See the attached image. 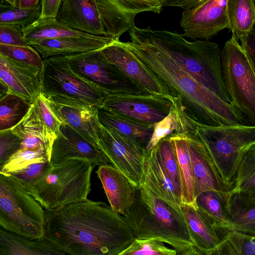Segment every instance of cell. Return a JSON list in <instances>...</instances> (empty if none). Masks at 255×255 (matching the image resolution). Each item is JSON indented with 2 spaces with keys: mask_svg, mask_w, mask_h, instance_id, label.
Returning a JSON list of instances; mask_svg holds the SVG:
<instances>
[{
  "mask_svg": "<svg viewBox=\"0 0 255 255\" xmlns=\"http://www.w3.org/2000/svg\"><path fill=\"white\" fill-rule=\"evenodd\" d=\"M196 134L203 143L224 180L234 184L238 166L255 143V126L197 125Z\"/></svg>",
  "mask_w": 255,
  "mask_h": 255,
  "instance_id": "cell-8",
  "label": "cell"
},
{
  "mask_svg": "<svg viewBox=\"0 0 255 255\" xmlns=\"http://www.w3.org/2000/svg\"><path fill=\"white\" fill-rule=\"evenodd\" d=\"M4 1V2L9 3L12 5L15 6V0H2Z\"/></svg>",
  "mask_w": 255,
  "mask_h": 255,
  "instance_id": "cell-50",
  "label": "cell"
},
{
  "mask_svg": "<svg viewBox=\"0 0 255 255\" xmlns=\"http://www.w3.org/2000/svg\"><path fill=\"white\" fill-rule=\"evenodd\" d=\"M0 44L28 46L22 27L16 24H0Z\"/></svg>",
  "mask_w": 255,
  "mask_h": 255,
  "instance_id": "cell-44",
  "label": "cell"
},
{
  "mask_svg": "<svg viewBox=\"0 0 255 255\" xmlns=\"http://www.w3.org/2000/svg\"><path fill=\"white\" fill-rule=\"evenodd\" d=\"M22 31L27 44L41 39L83 36L88 34L71 28L55 17L39 18L22 28Z\"/></svg>",
  "mask_w": 255,
  "mask_h": 255,
  "instance_id": "cell-31",
  "label": "cell"
},
{
  "mask_svg": "<svg viewBox=\"0 0 255 255\" xmlns=\"http://www.w3.org/2000/svg\"><path fill=\"white\" fill-rule=\"evenodd\" d=\"M253 1H254V4L255 5V0H253Z\"/></svg>",
  "mask_w": 255,
  "mask_h": 255,
  "instance_id": "cell-52",
  "label": "cell"
},
{
  "mask_svg": "<svg viewBox=\"0 0 255 255\" xmlns=\"http://www.w3.org/2000/svg\"><path fill=\"white\" fill-rule=\"evenodd\" d=\"M31 105L13 92L0 98V131L16 126L26 115Z\"/></svg>",
  "mask_w": 255,
  "mask_h": 255,
  "instance_id": "cell-33",
  "label": "cell"
},
{
  "mask_svg": "<svg viewBox=\"0 0 255 255\" xmlns=\"http://www.w3.org/2000/svg\"><path fill=\"white\" fill-rule=\"evenodd\" d=\"M199 255H214L227 229L219 227L196 203L179 205Z\"/></svg>",
  "mask_w": 255,
  "mask_h": 255,
  "instance_id": "cell-17",
  "label": "cell"
},
{
  "mask_svg": "<svg viewBox=\"0 0 255 255\" xmlns=\"http://www.w3.org/2000/svg\"><path fill=\"white\" fill-rule=\"evenodd\" d=\"M45 210V238L64 255H120L135 239L124 216L103 202Z\"/></svg>",
  "mask_w": 255,
  "mask_h": 255,
  "instance_id": "cell-2",
  "label": "cell"
},
{
  "mask_svg": "<svg viewBox=\"0 0 255 255\" xmlns=\"http://www.w3.org/2000/svg\"><path fill=\"white\" fill-rule=\"evenodd\" d=\"M228 195L207 191L198 195L196 197L195 203L219 227L230 230V224L226 206Z\"/></svg>",
  "mask_w": 255,
  "mask_h": 255,
  "instance_id": "cell-34",
  "label": "cell"
},
{
  "mask_svg": "<svg viewBox=\"0 0 255 255\" xmlns=\"http://www.w3.org/2000/svg\"><path fill=\"white\" fill-rule=\"evenodd\" d=\"M255 255V236L229 230L214 255Z\"/></svg>",
  "mask_w": 255,
  "mask_h": 255,
  "instance_id": "cell-36",
  "label": "cell"
},
{
  "mask_svg": "<svg viewBox=\"0 0 255 255\" xmlns=\"http://www.w3.org/2000/svg\"><path fill=\"white\" fill-rule=\"evenodd\" d=\"M239 41L255 73V26L249 34L240 38Z\"/></svg>",
  "mask_w": 255,
  "mask_h": 255,
  "instance_id": "cell-46",
  "label": "cell"
},
{
  "mask_svg": "<svg viewBox=\"0 0 255 255\" xmlns=\"http://www.w3.org/2000/svg\"><path fill=\"white\" fill-rule=\"evenodd\" d=\"M33 103L43 123L49 129L57 134L61 123L53 111L49 100L40 92Z\"/></svg>",
  "mask_w": 255,
  "mask_h": 255,
  "instance_id": "cell-42",
  "label": "cell"
},
{
  "mask_svg": "<svg viewBox=\"0 0 255 255\" xmlns=\"http://www.w3.org/2000/svg\"><path fill=\"white\" fill-rule=\"evenodd\" d=\"M144 0L149 1H153V2H157V1H160V0Z\"/></svg>",
  "mask_w": 255,
  "mask_h": 255,
  "instance_id": "cell-51",
  "label": "cell"
},
{
  "mask_svg": "<svg viewBox=\"0 0 255 255\" xmlns=\"http://www.w3.org/2000/svg\"><path fill=\"white\" fill-rule=\"evenodd\" d=\"M42 12L41 4L30 8H19L1 0L0 24H16L22 28L39 18Z\"/></svg>",
  "mask_w": 255,
  "mask_h": 255,
  "instance_id": "cell-37",
  "label": "cell"
},
{
  "mask_svg": "<svg viewBox=\"0 0 255 255\" xmlns=\"http://www.w3.org/2000/svg\"><path fill=\"white\" fill-rule=\"evenodd\" d=\"M130 41H121L169 98L192 121L208 126L250 125L231 103L193 78L170 55L134 24L128 31Z\"/></svg>",
  "mask_w": 255,
  "mask_h": 255,
  "instance_id": "cell-1",
  "label": "cell"
},
{
  "mask_svg": "<svg viewBox=\"0 0 255 255\" xmlns=\"http://www.w3.org/2000/svg\"><path fill=\"white\" fill-rule=\"evenodd\" d=\"M120 255H177V252L161 241L153 239L135 238Z\"/></svg>",
  "mask_w": 255,
  "mask_h": 255,
  "instance_id": "cell-40",
  "label": "cell"
},
{
  "mask_svg": "<svg viewBox=\"0 0 255 255\" xmlns=\"http://www.w3.org/2000/svg\"><path fill=\"white\" fill-rule=\"evenodd\" d=\"M95 166L88 160L70 159L59 164L49 165L38 178L24 185L45 209L60 207L88 199Z\"/></svg>",
  "mask_w": 255,
  "mask_h": 255,
  "instance_id": "cell-5",
  "label": "cell"
},
{
  "mask_svg": "<svg viewBox=\"0 0 255 255\" xmlns=\"http://www.w3.org/2000/svg\"><path fill=\"white\" fill-rule=\"evenodd\" d=\"M41 70L0 53V81L31 104L41 92Z\"/></svg>",
  "mask_w": 255,
  "mask_h": 255,
  "instance_id": "cell-18",
  "label": "cell"
},
{
  "mask_svg": "<svg viewBox=\"0 0 255 255\" xmlns=\"http://www.w3.org/2000/svg\"><path fill=\"white\" fill-rule=\"evenodd\" d=\"M21 140L11 128L0 131V167L20 147Z\"/></svg>",
  "mask_w": 255,
  "mask_h": 255,
  "instance_id": "cell-43",
  "label": "cell"
},
{
  "mask_svg": "<svg viewBox=\"0 0 255 255\" xmlns=\"http://www.w3.org/2000/svg\"><path fill=\"white\" fill-rule=\"evenodd\" d=\"M226 206L230 229L255 236V197L232 191Z\"/></svg>",
  "mask_w": 255,
  "mask_h": 255,
  "instance_id": "cell-28",
  "label": "cell"
},
{
  "mask_svg": "<svg viewBox=\"0 0 255 255\" xmlns=\"http://www.w3.org/2000/svg\"><path fill=\"white\" fill-rule=\"evenodd\" d=\"M155 146L164 168L181 195L177 159L169 136L160 139Z\"/></svg>",
  "mask_w": 255,
  "mask_h": 255,
  "instance_id": "cell-39",
  "label": "cell"
},
{
  "mask_svg": "<svg viewBox=\"0 0 255 255\" xmlns=\"http://www.w3.org/2000/svg\"><path fill=\"white\" fill-rule=\"evenodd\" d=\"M41 92L62 105L100 107L109 95L75 73L62 56L43 59Z\"/></svg>",
  "mask_w": 255,
  "mask_h": 255,
  "instance_id": "cell-7",
  "label": "cell"
},
{
  "mask_svg": "<svg viewBox=\"0 0 255 255\" xmlns=\"http://www.w3.org/2000/svg\"><path fill=\"white\" fill-rule=\"evenodd\" d=\"M62 0H40L42 12L40 18L56 17Z\"/></svg>",
  "mask_w": 255,
  "mask_h": 255,
  "instance_id": "cell-47",
  "label": "cell"
},
{
  "mask_svg": "<svg viewBox=\"0 0 255 255\" xmlns=\"http://www.w3.org/2000/svg\"><path fill=\"white\" fill-rule=\"evenodd\" d=\"M117 40L112 37L88 34L83 36L45 39L28 43L42 59L55 56H67L101 50Z\"/></svg>",
  "mask_w": 255,
  "mask_h": 255,
  "instance_id": "cell-20",
  "label": "cell"
},
{
  "mask_svg": "<svg viewBox=\"0 0 255 255\" xmlns=\"http://www.w3.org/2000/svg\"><path fill=\"white\" fill-rule=\"evenodd\" d=\"M49 159L50 154L44 149H19L0 167V172L13 174L35 162H49Z\"/></svg>",
  "mask_w": 255,
  "mask_h": 255,
  "instance_id": "cell-38",
  "label": "cell"
},
{
  "mask_svg": "<svg viewBox=\"0 0 255 255\" xmlns=\"http://www.w3.org/2000/svg\"><path fill=\"white\" fill-rule=\"evenodd\" d=\"M169 139L178 162L182 202L184 204L196 203L193 168L186 138L184 134H175L169 136Z\"/></svg>",
  "mask_w": 255,
  "mask_h": 255,
  "instance_id": "cell-29",
  "label": "cell"
},
{
  "mask_svg": "<svg viewBox=\"0 0 255 255\" xmlns=\"http://www.w3.org/2000/svg\"><path fill=\"white\" fill-rule=\"evenodd\" d=\"M172 105V101L164 96L111 95L100 107L136 122L153 126L169 114Z\"/></svg>",
  "mask_w": 255,
  "mask_h": 255,
  "instance_id": "cell-12",
  "label": "cell"
},
{
  "mask_svg": "<svg viewBox=\"0 0 255 255\" xmlns=\"http://www.w3.org/2000/svg\"><path fill=\"white\" fill-rule=\"evenodd\" d=\"M0 53L15 61L42 68L43 59L32 46H19L0 44Z\"/></svg>",
  "mask_w": 255,
  "mask_h": 255,
  "instance_id": "cell-41",
  "label": "cell"
},
{
  "mask_svg": "<svg viewBox=\"0 0 255 255\" xmlns=\"http://www.w3.org/2000/svg\"><path fill=\"white\" fill-rule=\"evenodd\" d=\"M101 50L62 56L75 73L109 95L151 94L110 63Z\"/></svg>",
  "mask_w": 255,
  "mask_h": 255,
  "instance_id": "cell-10",
  "label": "cell"
},
{
  "mask_svg": "<svg viewBox=\"0 0 255 255\" xmlns=\"http://www.w3.org/2000/svg\"><path fill=\"white\" fill-rule=\"evenodd\" d=\"M187 141L193 168L195 197L202 192L212 191L229 195L234 184L225 181L215 162L195 132L184 134Z\"/></svg>",
  "mask_w": 255,
  "mask_h": 255,
  "instance_id": "cell-15",
  "label": "cell"
},
{
  "mask_svg": "<svg viewBox=\"0 0 255 255\" xmlns=\"http://www.w3.org/2000/svg\"><path fill=\"white\" fill-rule=\"evenodd\" d=\"M49 101L61 124L69 125L101 149L100 136L101 125L98 118L100 107L62 105Z\"/></svg>",
  "mask_w": 255,
  "mask_h": 255,
  "instance_id": "cell-21",
  "label": "cell"
},
{
  "mask_svg": "<svg viewBox=\"0 0 255 255\" xmlns=\"http://www.w3.org/2000/svg\"><path fill=\"white\" fill-rule=\"evenodd\" d=\"M142 29L196 81L224 102L232 104L224 82L221 50L217 43L202 39L190 42L176 32L150 26Z\"/></svg>",
  "mask_w": 255,
  "mask_h": 255,
  "instance_id": "cell-4",
  "label": "cell"
},
{
  "mask_svg": "<svg viewBox=\"0 0 255 255\" xmlns=\"http://www.w3.org/2000/svg\"><path fill=\"white\" fill-rule=\"evenodd\" d=\"M142 182L166 202L176 207L182 203L181 195L164 168L155 145L146 154Z\"/></svg>",
  "mask_w": 255,
  "mask_h": 255,
  "instance_id": "cell-24",
  "label": "cell"
},
{
  "mask_svg": "<svg viewBox=\"0 0 255 255\" xmlns=\"http://www.w3.org/2000/svg\"><path fill=\"white\" fill-rule=\"evenodd\" d=\"M56 17L73 29L111 37L106 31L96 0H62Z\"/></svg>",
  "mask_w": 255,
  "mask_h": 255,
  "instance_id": "cell-19",
  "label": "cell"
},
{
  "mask_svg": "<svg viewBox=\"0 0 255 255\" xmlns=\"http://www.w3.org/2000/svg\"><path fill=\"white\" fill-rule=\"evenodd\" d=\"M49 165L48 161L35 162L11 175L27 185L38 178Z\"/></svg>",
  "mask_w": 255,
  "mask_h": 255,
  "instance_id": "cell-45",
  "label": "cell"
},
{
  "mask_svg": "<svg viewBox=\"0 0 255 255\" xmlns=\"http://www.w3.org/2000/svg\"><path fill=\"white\" fill-rule=\"evenodd\" d=\"M113 210L124 215L132 205L134 187L128 178L113 165L100 166L96 171Z\"/></svg>",
  "mask_w": 255,
  "mask_h": 255,
  "instance_id": "cell-23",
  "label": "cell"
},
{
  "mask_svg": "<svg viewBox=\"0 0 255 255\" xmlns=\"http://www.w3.org/2000/svg\"><path fill=\"white\" fill-rule=\"evenodd\" d=\"M11 129L21 140L19 149H44L50 157L57 134L49 129L43 123L33 103L31 104L26 115Z\"/></svg>",
  "mask_w": 255,
  "mask_h": 255,
  "instance_id": "cell-25",
  "label": "cell"
},
{
  "mask_svg": "<svg viewBox=\"0 0 255 255\" xmlns=\"http://www.w3.org/2000/svg\"><path fill=\"white\" fill-rule=\"evenodd\" d=\"M123 216L135 238L161 241L177 255H199L179 207L162 199L143 182L134 187L132 205Z\"/></svg>",
  "mask_w": 255,
  "mask_h": 255,
  "instance_id": "cell-3",
  "label": "cell"
},
{
  "mask_svg": "<svg viewBox=\"0 0 255 255\" xmlns=\"http://www.w3.org/2000/svg\"><path fill=\"white\" fill-rule=\"evenodd\" d=\"M39 0H15V6L19 8H30L38 5Z\"/></svg>",
  "mask_w": 255,
  "mask_h": 255,
  "instance_id": "cell-49",
  "label": "cell"
},
{
  "mask_svg": "<svg viewBox=\"0 0 255 255\" xmlns=\"http://www.w3.org/2000/svg\"><path fill=\"white\" fill-rule=\"evenodd\" d=\"M0 173V228L32 240L45 238L44 208L18 179Z\"/></svg>",
  "mask_w": 255,
  "mask_h": 255,
  "instance_id": "cell-6",
  "label": "cell"
},
{
  "mask_svg": "<svg viewBox=\"0 0 255 255\" xmlns=\"http://www.w3.org/2000/svg\"><path fill=\"white\" fill-rule=\"evenodd\" d=\"M98 118L104 127L112 129L137 143L145 151L154 131V126L144 125L101 107Z\"/></svg>",
  "mask_w": 255,
  "mask_h": 255,
  "instance_id": "cell-27",
  "label": "cell"
},
{
  "mask_svg": "<svg viewBox=\"0 0 255 255\" xmlns=\"http://www.w3.org/2000/svg\"><path fill=\"white\" fill-rule=\"evenodd\" d=\"M64 255L45 238L32 240L0 228V255Z\"/></svg>",
  "mask_w": 255,
  "mask_h": 255,
  "instance_id": "cell-26",
  "label": "cell"
},
{
  "mask_svg": "<svg viewBox=\"0 0 255 255\" xmlns=\"http://www.w3.org/2000/svg\"><path fill=\"white\" fill-rule=\"evenodd\" d=\"M197 125L173 103L169 114L154 125L152 135L146 148V154L162 138L195 132Z\"/></svg>",
  "mask_w": 255,
  "mask_h": 255,
  "instance_id": "cell-30",
  "label": "cell"
},
{
  "mask_svg": "<svg viewBox=\"0 0 255 255\" xmlns=\"http://www.w3.org/2000/svg\"><path fill=\"white\" fill-rule=\"evenodd\" d=\"M72 158L88 160L96 166L110 163L99 147L69 125L61 124L52 145L49 164L54 166Z\"/></svg>",
  "mask_w": 255,
  "mask_h": 255,
  "instance_id": "cell-16",
  "label": "cell"
},
{
  "mask_svg": "<svg viewBox=\"0 0 255 255\" xmlns=\"http://www.w3.org/2000/svg\"><path fill=\"white\" fill-rule=\"evenodd\" d=\"M100 148L110 163L122 172L133 187L142 182L146 151L137 143L101 125Z\"/></svg>",
  "mask_w": 255,
  "mask_h": 255,
  "instance_id": "cell-11",
  "label": "cell"
},
{
  "mask_svg": "<svg viewBox=\"0 0 255 255\" xmlns=\"http://www.w3.org/2000/svg\"><path fill=\"white\" fill-rule=\"evenodd\" d=\"M161 1V0H160Z\"/></svg>",
  "mask_w": 255,
  "mask_h": 255,
  "instance_id": "cell-53",
  "label": "cell"
},
{
  "mask_svg": "<svg viewBox=\"0 0 255 255\" xmlns=\"http://www.w3.org/2000/svg\"><path fill=\"white\" fill-rule=\"evenodd\" d=\"M180 25L184 37L209 40L230 28L227 0H203L183 9Z\"/></svg>",
  "mask_w": 255,
  "mask_h": 255,
  "instance_id": "cell-13",
  "label": "cell"
},
{
  "mask_svg": "<svg viewBox=\"0 0 255 255\" xmlns=\"http://www.w3.org/2000/svg\"><path fill=\"white\" fill-rule=\"evenodd\" d=\"M232 191L255 197V143L248 149L238 166Z\"/></svg>",
  "mask_w": 255,
  "mask_h": 255,
  "instance_id": "cell-35",
  "label": "cell"
},
{
  "mask_svg": "<svg viewBox=\"0 0 255 255\" xmlns=\"http://www.w3.org/2000/svg\"><path fill=\"white\" fill-rule=\"evenodd\" d=\"M104 57L123 74L151 94L164 96L159 85L119 40L101 50Z\"/></svg>",
  "mask_w": 255,
  "mask_h": 255,
  "instance_id": "cell-22",
  "label": "cell"
},
{
  "mask_svg": "<svg viewBox=\"0 0 255 255\" xmlns=\"http://www.w3.org/2000/svg\"><path fill=\"white\" fill-rule=\"evenodd\" d=\"M229 29L236 40L249 34L255 26L253 0H227Z\"/></svg>",
  "mask_w": 255,
  "mask_h": 255,
  "instance_id": "cell-32",
  "label": "cell"
},
{
  "mask_svg": "<svg viewBox=\"0 0 255 255\" xmlns=\"http://www.w3.org/2000/svg\"><path fill=\"white\" fill-rule=\"evenodd\" d=\"M221 59L224 82L232 103L255 126V73L233 37L225 43Z\"/></svg>",
  "mask_w": 255,
  "mask_h": 255,
  "instance_id": "cell-9",
  "label": "cell"
},
{
  "mask_svg": "<svg viewBox=\"0 0 255 255\" xmlns=\"http://www.w3.org/2000/svg\"><path fill=\"white\" fill-rule=\"evenodd\" d=\"M108 34L119 40L121 36L128 31L134 24L139 13L151 11L159 13L163 6L161 1L144 0H96Z\"/></svg>",
  "mask_w": 255,
  "mask_h": 255,
  "instance_id": "cell-14",
  "label": "cell"
},
{
  "mask_svg": "<svg viewBox=\"0 0 255 255\" xmlns=\"http://www.w3.org/2000/svg\"><path fill=\"white\" fill-rule=\"evenodd\" d=\"M203 0H161L163 6H177L183 9L191 8Z\"/></svg>",
  "mask_w": 255,
  "mask_h": 255,
  "instance_id": "cell-48",
  "label": "cell"
}]
</instances>
